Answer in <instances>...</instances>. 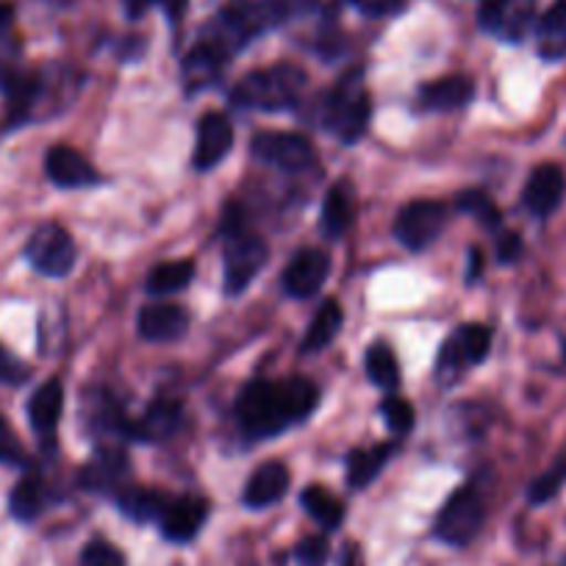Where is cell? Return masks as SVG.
Segmentation results:
<instances>
[{"instance_id": "1", "label": "cell", "mask_w": 566, "mask_h": 566, "mask_svg": "<svg viewBox=\"0 0 566 566\" xmlns=\"http://www.w3.org/2000/svg\"><path fill=\"white\" fill-rule=\"evenodd\" d=\"M317 402L319 386L308 378H255L239 391L237 422L250 439H272L308 419Z\"/></svg>"}, {"instance_id": "2", "label": "cell", "mask_w": 566, "mask_h": 566, "mask_svg": "<svg viewBox=\"0 0 566 566\" xmlns=\"http://www.w3.org/2000/svg\"><path fill=\"white\" fill-rule=\"evenodd\" d=\"M306 70L297 64H272L266 70H253L244 75L231 92L233 106L253 112H281L301 101L306 90Z\"/></svg>"}, {"instance_id": "3", "label": "cell", "mask_w": 566, "mask_h": 566, "mask_svg": "<svg viewBox=\"0 0 566 566\" xmlns=\"http://www.w3.org/2000/svg\"><path fill=\"white\" fill-rule=\"evenodd\" d=\"M283 18H286L283 0H228L217 20L220 31L209 42L220 45L231 56L244 42L275 29Z\"/></svg>"}, {"instance_id": "4", "label": "cell", "mask_w": 566, "mask_h": 566, "mask_svg": "<svg viewBox=\"0 0 566 566\" xmlns=\"http://www.w3.org/2000/svg\"><path fill=\"white\" fill-rule=\"evenodd\" d=\"M369 114H373V101H369L367 90L358 78H347L325 101L323 123L342 145H353L367 130Z\"/></svg>"}, {"instance_id": "5", "label": "cell", "mask_w": 566, "mask_h": 566, "mask_svg": "<svg viewBox=\"0 0 566 566\" xmlns=\"http://www.w3.org/2000/svg\"><path fill=\"white\" fill-rule=\"evenodd\" d=\"M483 520H486V505L483 497L472 486L459 489L453 497L444 503L437 516V536L453 547H467L472 538L481 533Z\"/></svg>"}, {"instance_id": "6", "label": "cell", "mask_w": 566, "mask_h": 566, "mask_svg": "<svg viewBox=\"0 0 566 566\" xmlns=\"http://www.w3.org/2000/svg\"><path fill=\"white\" fill-rule=\"evenodd\" d=\"M266 259H270V244H266V239L248 231L228 233L226 250H222L228 295H239V292L248 290L253 277L264 270Z\"/></svg>"}, {"instance_id": "7", "label": "cell", "mask_w": 566, "mask_h": 566, "mask_svg": "<svg viewBox=\"0 0 566 566\" xmlns=\"http://www.w3.org/2000/svg\"><path fill=\"white\" fill-rule=\"evenodd\" d=\"M75 250L73 237L64 231L56 222H48V226H40L34 233H31L29 244H25V259L34 266L40 275L48 277H64L73 272L75 266Z\"/></svg>"}, {"instance_id": "8", "label": "cell", "mask_w": 566, "mask_h": 566, "mask_svg": "<svg viewBox=\"0 0 566 566\" xmlns=\"http://www.w3.org/2000/svg\"><path fill=\"white\" fill-rule=\"evenodd\" d=\"M250 150H253L255 159H261L264 165L275 167L281 172H306L308 167L317 161L314 156V145L301 134H281V130H261L250 142Z\"/></svg>"}, {"instance_id": "9", "label": "cell", "mask_w": 566, "mask_h": 566, "mask_svg": "<svg viewBox=\"0 0 566 566\" xmlns=\"http://www.w3.org/2000/svg\"><path fill=\"white\" fill-rule=\"evenodd\" d=\"M448 222V206L439 200H413L402 206L395 220V239L408 250L431 248L444 231Z\"/></svg>"}, {"instance_id": "10", "label": "cell", "mask_w": 566, "mask_h": 566, "mask_svg": "<svg viewBox=\"0 0 566 566\" xmlns=\"http://www.w3.org/2000/svg\"><path fill=\"white\" fill-rule=\"evenodd\" d=\"M331 275V259L325 250L306 248L297 250L292 255V261L283 270V292L290 297H297V301H306V297L317 295L323 290L325 277Z\"/></svg>"}, {"instance_id": "11", "label": "cell", "mask_w": 566, "mask_h": 566, "mask_svg": "<svg viewBox=\"0 0 566 566\" xmlns=\"http://www.w3.org/2000/svg\"><path fill=\"white\" fill-rule=\"evenodd\" d=\"M206 520H209V500L198 497V494H184V497H172L165 505L159 516V527L165 538L176 544H187L198 536Z\"/></svg>"}, {"instance_id": "12", "label": "cell", "mask_w": 566, "mask_h": 566, "mask_svg": "<svg viewBox=\"0 0 566 566\" xmlns=\"http://www.w3.org/2000/svg\"><path fill=\"white\" fill-rule=\"evenodd\" d=\"M184 419L187 417H184L181 402L170 400V397H161V400L150 402L139 419L130 422L128 439H134V442H145V444L167 442V439H172L178 431H181Z\"/></svg>"}, {"instance_id": "13", "label": "cell", "mask_w": 566, "mask_h": 566, "mask_svg": "<svg viewBox=\"0 0 566 566\" xmlns=\"http://www.w3.org/2000/svg\"><path fill=\"white\" fill-rule=\"evenodd\" d=\"M233 145V125L226 114L209 112L198 123V145H195L192 167L198 172L211 170L228 156Z\"/></svg>"}, {"instance_id": "14", "label": "cell", "mask_w": 566, "mask_h": 566, "mask_svg": "<svg viewBox=\"0 0 566 566\" xmlns=\"http://www.w3.org/2000/svg\"><path fill=\"white\" fill-rule=\"evenodd\" d=\"M45 172L62 189H86L101 184V172L90 165V159L75 148H67V145H56V148L48 150Z\"/></svg>"}, {"instance_id": "15", "label": "cell", "mask_w": 566, "mask_h": 566, "mask_svg": "<svg viewBox=\"0 0 566 566\" xmlns=\"http://www.w3.org/2000/svg\"><path fill=\"white\" fill-rule=\"evenodd\" d=\"M566 195V172L564 167L558 165H538L536 170L531 172L525 184V200L527 211L533 217H549L560 206Z\"/></svg>"}, {"instance_id": "16", "label": "cell", "mask_w": 566, "mask_h": 566, "mask_svg": "<svg viewBox=\"0 0 566 566\" xmlns=\"http://www.w3.org/2000/svg\"><path fill=\"white\" fill-rule=\"evenodd\" d=\"M189 312L176 303H150L139 312V336L148 342H176L187 334Z\"/></svg>"}, {"instance_id": "17", "label": "cell", "mask_w": 566, "mask_h": 566, "mask_svg": "<svg viewBox=\"0 0 566 566\" xmlns=\"http://www.w3.org/2000/svg\"><path fill=\"white\" fill-rule=\"evenodd\" d=\"M290 489V467L283 461H266L250 475L248 486L242 492V503L248 509H270Z\"/></svg>"}, {"instance_id": "18", "label": "cell", "mask_w": 566, "mask_h": 566, "mask_svg": "<svg viewBox=\"0 0 566 566\" xmlns=\"http://www.w3.org/2000/svg\"><path fill=\"white\" fill-rule=\"evenodd\" d=\"M475 97V84L467 75H444L419 90V106L428 112H459Z\"/></svg>"}, {"instance_id": "19", "label": "cell", "mask_w": 566, "mask_h": 566, "mask_svg": "<svg viewBox=\"0 0 566 566\" xmlns=\"http://www.w3.org/2000/svg\"><path fill=\"white\" fill-rule=\"evenodd\" d=\"M353 214H356V200H353V184L336 181L328 189L323 200V211H319V231L325 239H342L347 228L353 226Z\"/></svg>"}, {"instance_id": "20", "label": "cell", "mask_w": 566, "mask_h": 566, "mask_svg": "<svg viewBox=\"0 0 566 566\" xmlns=\"http://www.w3.org/2000/svg\"><path fill=\"white\" fill-rule=\"evenodd\" d=\"M64 411V384L59 378L45 380L29 400V419L40 437L51 439Z\"/></svg>"}, {"instance_id": "21", "label": "cell", "mask_w": 566, "mask_h": 566, "mask_svg": "<svg viewBox=\"0 0 566 566\" xmlns=\"http://www.w3.org/2000/svg\"><path fill=\"white\" fill-rule=\"evenodd\" d=\"M128 472V455L117 448H106L78 472V483L90 492H106V489H114L119 481H125Z\"/></svg>"}, {"instance_id": "22", "label": "cell", "mask_w": 566, "mask_h": 566, "mask_svg": "<svg viewBox=\"0 0 566 566\" xmlns=\"http://www.w3.org/2000/svg\"><path fill=\"white\" fill-rule=\"evenodd\" d=\"M228 62V53L222 48H217L214 42H200L192 53L184 62V81H187L189 92H198L203 86H209L211 81H217L222 64Z\"/></svg>"}, {"instance_id": "23", "label": "cell", "mask_w": 566, "mask_h": 566, "mask_svg": "<svg viewBox=\"0 0 566 566\" xmlns=\"http://www.w3.org/2000/svg\"><path fill=\"white\" fill-rule=\"evenodd\" d=\"M538 56L547 62L566 59V0H555L536 25Z\"/></svg>"}, {"instance_id": "24", "label": "cell", "mask_w": 566, "mask_h": 566, "mask_svg": "<svg viewBox=\"0 0 566 566\" xmlns=\"http://www.w3.org/2000/svg\"><path fill=\"white\" fill-rule=\"evenodd\" d=\"M342 319H345V314H342L339 301H336V297H328V301L317 308V314H314L312 325H308L306 336H303L301 342V353L314 356V353L325 350V347L336 339V334H339Z\"/></svg>"}, {"instance_id": "25", "label": "cell", "mask_w": 566, "mask_h": 566, "mask_svg": "<svg viewBox=\"0 0 566 566\" xmlns=\"http://www.w3.org/2000/svg\"><path fill=\"white\" fill-rule=\"evenodd\" d=\"M391 444H375L367 450H353L347 455V486L350 489H367L375 478L380 475V470L386 467L391 455Z\"/></svg>"}, {"instance_id": "26", "label": "cell", "mask_w": 566, "mask_h": 566, "mask_svg": "<svg viewBox=\"0 0 566 566\" xmlns=\"http://www.w3.org/2000/svg\"><path fill=\"white\" fill-rule=\"evenodd\" d=\"M195 261L192 259H181V261H165V264L154 266L148 275V283H145V290L156 297L165 295H176V292H184L192 283L195 277Z\"/></svg>"}, {"instance_id": "27", "label": "cell", "mask_w": 566, "mask_h": 566, "mask_svg": "<svg viewBox=\"0 0 566 566\" xmlns=\"http://www.w3.org/2000/svg\"><path fill=\"white\" fill-rule=\"evenodd\" d=\"M86 422H90L92 433H106V437H123V439L130 437V419L125 417L119 402L114 400L108 391H101V395L95 397Z\"/></svg>"}, {"instance_id": "28", "label": "cell", "mask_w": 566, "mask_h": 566, "mask_svg": "<svg viewBox=\"0 0 566 566\" xmlns=\"http://www.w3.org/2000/svg\"><path fill=\"white\" fill-rule=\"evenodd\" d=\"M167 503H170V497H165V494L156 492V489L130 486L117 494L119 511L134 522H159Z\"/></svg>"}, {"instance_id": "29", "label": "cell", "mask_w": 566, "mask_h": 566, "mask_svg": "<svg viewBox=\"0 0 566 566\" xmlns=\"http://www.w3.org/2000/svg\"><path fill=\"white\" fill-rule=\"evenodd\" d=\"M301 505L317 525L325 527V531H336V527L345 522V505H342V500L336 497V494H331L325 486L303 489Z\"/></svg>"}, {"instance_id": "30", "label": "cell", "mask_w": 566, "mask_h": 566, "mask_svg": "<svg viewBox=\"0 0 566 566\" xmlns=\"http://www.w3.org/2000/svg\"><path fill=\"white\" fill-rule=\"evenodd\" d=\"M9 511H12L14 520L20 522H34L36 516L45 511V483L40 475H25L18 486L12 489V497H9Z\"/></svg>"}, {"instance_id": "31", "label": "cell", "mask_w": 566, "mask_h": 566, "mask_svg": "<svg viewBox=\"0 0 566 566\" xmlns=\"http://www.w3.org/2000/svg\"><path fill=\"white\" fill-rule=\"evenodd\" d=\"M364 367H367L369 380H373L378 389H397L400 384V364H397L395 350H391L386 342H375L367 347V358H364Z\"/></svg>"}, {"instance_id": "32", "label": "cell", "mask_w": 566, "mask_h": 566, "mask_svg": "<svg viewBox=\"0 0 566 566\" xmlns=\"http://www.w3.org/2000/svg\"><path fill=\"white\" fill-rule=\"evenodd\" d=\"M533 18H536V0H505L497 34L509 42H520L531 29Z\"/></svg>"}, {"instance_id": "33", "label": "cell", "mask_w": 566, "mask_h": 566, "mask_svg": "<svg viewBox=\"0 0 566 566\" xmlns=\"http://www.w3.org/2000/svg\"><path fill=\"white\" fill-rule=\"evenodd\" d=\"M453 339L455 345H459L461 356H464L467 367L486 361L489 350H492V328H489V325H481V323L461 325V328L453 334Z\"/></svg>"}, {"instance_id": "34", "label": "cell", "mask_w": 566, "mask_h": 566, "mask_svg": "<svg viewBox=\"0 0 566 566\" xmlns=\"http://www.w3.org/2000/svg\"><path fill=\"white\" fill-rule=\"evenodd\" d=\"M455 206L464 214H470L475 222H481L483 228H500V222H503L497 203L486 192H481V189H467V192H461Z\"/></svg>"}, {"instance_id": "35", "label": "cell", "mask_w": 566, "mask_h": 566, "mask_svg": "<svg viewBox=\"0 0 566 566\" xmlns=\"http://www.w3.org/2000/svg\"><path fill=\"white\" fill-rule=\"evenodd\" d=\"M566 483V448L560 450L558 459L553 461V467H549L544 475H538L536 481L531 483V492H527V500H531L533 505H542V503H549V500L555 497V494L560 492V486Z\"/></svg>"}, {"instance_id": "36", "label": "cell", "mask_w": 566, "mask_h": 566, "mask_svg": "<svg viewBox=\"0 0 566 566\" xmlns=\"http://www.w3.org/2000/svg\"><path fill=\"white\" fill-rule=\"evenodd\" d=\"M380 413H384L386 428H389L395 437H406V433L413 428V419H417L411 402L402 400V397L397 395L384 397V402H380Z\"/></svg>"}, {"instance_id": "37", "label": "cell", "mask_w": 566, "mask_h": 566, "mask_svg": "<svg viewBox=\"0 0 566 566\" xmlns=\"http://www.w3.org/2000/svg\"><path fill=\"white\" fill-rule=\"evenodd\" d=\"M464 369H467L464 356H461L459 345H455V339L450 336V339L442 345V350H439L437 378L442 380L444 386H450V384H455V380L461 378V373H464Z\"/></svg>"}, {"instance_id": "38", "label": "cell", "mask_w": 566, "mask_h": 566, "mask_svg": "<svg viewBox=\"0 0 566 566\" xmlns=\"http://www.w3.org/2000/svg\"><path fill=\"white\" fill-rule=\"evenodd\" d=\"M81 566H128V564H125V555L119 553L112 542L92 538V542L84 547V553H81Z\"/></svg>"}, {"instance_id": "39", "label": "cell", "mask_w": 566, "mask_h": 566, "mask_svg": "<svg viewBox=\"0 0 566 566\" xmlns=\"http://www.w3.org/2000/svg\"><path fill=\"white\" fill-rule=\"evenodd\" d=\"M331 558V544L325 536H306L295 547L297 566H325Z\"/></svg>"}, {"instance_id": "40", "label": "cell", "mask_w": 566, "mask_h": 566, "mask_svg": "<svg viewBox=\"0 0 566 566\" xmlns=\"http://www.w3.org/2000/svg\"><path fill=\"white\" fill-rule=\"evenodd\" d=\"M0 464H9V467L25 464L23 442H20L14 428L3 417H0Z\"/></svg>"}, {"instance_id": "41", "label": "cell", "mask_w": 566, "mask_h": 566, "mask_svg": "<svg viewBox=\"0 0 566 566\" xmlns=\"http://www.w3.org/2000/svg\"><path fill=\"white\" fill-rule=\"evenodd\" d=\"M29 375H31L29 364H23L18 356H12L7 347L0 345V384L20 386L29 380Z\"/></svg>"}, {"instance_id": "42", "label": "cell", "mask_w": 566, "mask_h": 566, "mask_svg": "<svg viewBox=\"0 0 566 566\" xmlns=\"http://www.w3.org/2000/svg\"><path fill=\"white\" fill-rule=\"evenodd\" d=\"M478 3H481V9H478V23H481V29L489 31V34H497L505 0H478Z\"/></svg>"}, {"instance_id": "43", "label": "cell", "mask_w": 566, "mask_h": 566, "mask_svg": "<svg viewBox=\"0 0 566 566\" xmlns=\"http://www.w3.org/2000/svg\"><path fill=\"white\" fill-rule=\"evenodd\" d=\"M364 14L369 18H384V14H395L406 7V0H353Z\"/></svg>"}, {"instance_id": "44", "label": "cell", "mask_w": 566, "mask_h": 566, "mask_svg": "<svg viewBox=\"0 0 566 566\" xmlns=\"http://www.w3.org/2000/svg\"><path fill=\"white\" fill-rule=\"evenodd\" d=\"M522 255V239L520 233L509 231L497 239V261L500 264H514Z\"/></svg>"}, {"instance_id": "45", "label": "cell", "mask_w": 566, "mask_h": 566, "mask_svg": "<svg viewBox=\"0 0 566 566\" xmlns=\"http://www.w3.org/2000/svg\"><path fill=\"white\" fill-rule=\"evenodd\" d=\"M156 3H159V0H123V7H125V12H128L130 20H139L142 14L148 12L150 7H156Z\"/></svg>"}, {"instance_id": "46", "label": "cell", "mask_w": 566, "mask_h": 566, "mask_svg": "<svg viewBox=\"0 0 566 566\" xmlns=\"http://www.w3.org/2000/svg\"><path fill=\"white\" fill-rule=\"evenodd\" d=\"M161 7H165L167 18L172 20V23H178V20L184 18V12H187V3L189 0H159Z\"/></svg>"}, {"instance_id": "47", "label": "cell", "mask_w": 566, "mask_h": 566, "mask_svg": "<svg viewBox=\"0 0 566 566\" xmlns=\"http://www.w3.org/2000/svg\"><path fill=\"white\" fill-rule=\"evenodd\" d=\"M319 0H283V7H286V14H308L314 7H317Z\"/></svg>"}, {"instance_id": "48", "label": "cell", "mask_w": 566, "mask_h": 566, "mask_svg": "<svg viewBox=\"0 0 566 566\" xmlns=\"http://www.w3.org/2000/svg\"><path fill=\"white\" fill-rule=\"evenodd\" d=\"M481 270H483V253L478 248H472L470 250V266H467V281H475L478 275H481Z\"/></svg>"}, {"instance_id": "49", "label": "cell", "mask_w": 566, "mask_h": 566, "mask_svg": "<svg viewBox=\"0 0 566 566\" xmlns=\"http://www.w3.org/2000/svg\"><path fill=\"white\" fill-rule=\"evenodd\" d=\"M14 23V7L12 3H0V34H7Z\"/></svg>"}, {"instance_id": "50", "label": "cell", "mask_w": 566, "mask_h": 566, "mask_svg": "<svg viewBox=\"0 0 566 566\" xmlns=\"http://www.w3.org/2000/svg\"><path fill=\"white\" fill-rule=\"evenodd\" d=\"M342 566H364V564H361V558H358L356 549L347 547V553H345V564H342Z\"/></svg>"}]
</instances>
